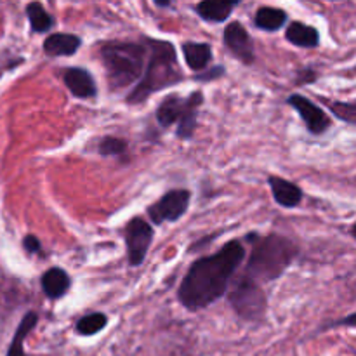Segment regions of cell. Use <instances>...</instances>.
<instances>
[{
	"label": "cell",
	"mask_w": 356,
	"mask_h": 356,
	"mask_svg": "<svg viewBox=\"0 0 356 356\" xmlns=\"http://www.w3.org/2000/svg\"><path fill=\"white\" fill-rule=\"evenodd\" d=\"M243 259L245 249L242 242L232 240L212 256L195 261L179 285L181 305L190 312H200L222 298Z\"/></svg>",
	"instance_id": "obj_1"
},
{
	"label": "cell",
	"mask_w": 356,
	"mask_h": 356,
	"mask_svg": "<svg viewBox=\"0 0 356 356\" xmlns=\"http://www.w3.org/2000/svg\"><path fill=\"white\" fill-rule=\"evenodd\" d=\"M247 242H252V252L243 275L259 285L280 278L299 252L298 245L291 238L278 233H270L266 236L249 235Z\"/></svg>",
	"instance_id": "obj_2"
},
{
	"label": "cell",
	"mask_w": 356,
	"mask_h": 356,
	"mask_svg": "<svg viewBox=\"0 0 356 356\" xmlns=\"http://www.w3.org/2000/svg\"><path fill=\"white\" fill-rule=\"evenodd\" d=\"M146 51H148V65L143 72L141 80L127 96L129 104H139L148 99L152 94L176 86L183 80V72L177 63L176 47L169 40L159 38H146Z\"/></svg>",
	"instance_id": "obj_3"
},
{
	"label": "cell",
	"mask_w": 356,
	"mask_h": 356,
	"mask_svg": "<svg viewBox=\"0 0 356 356\" xmlns=\"http://www.w3.org/2000/svg\"><path fill=\"white\" fill-rule=\"evenodd\" d=\"M146 45L139 42L110 40L99 49L101 61L106 70V79L111 90L127 89L141 80L146 63Z\"/></svg>",
	"instance_id": "obj_4"
},
{
	"label": "cell",
	"mask_w": 356,
	"mask_h": 356,
	"mask_svg": "<svg viewBox=\"0 0 356 356\" xmlns=\"http://www.w3.org/2000/svg\"><path fill=\"white\" fill-rule=\"evenodd\" d=\"M204 104V94L195 90L190 96L169 94L156 108V122L160 127L167 129L177 124V138L191 139L198 125V110Z\"/></svg>",
	"instance_id": "obj_5"
},
{
	"label": "cell",
	"mask_w": 356,
	"mask_h": 356,
	"mask_svg": "<svg viewBox=\"0 0 356 356\" xmlns=\"http://www.w3.org/2000/svg\"><path fill=\"white\" fill-rule=\"evenodd\" d=\"M232 284L228 299L236 315L245 322H261L268 309V299L261 285L245 275L232 280Z\"/></svg>",
	"instance_id": "obj_6"
},
{
	"label": "cell",
	"mask_w": 356,
	"mask_h": 356,
	"mask_svg": "<svg viewBox=\"0 0 356 356\" xmlns=\"http://www.w3.org/2000/svg\"><path fill=\"white\" fill-rule=\"evenodd\" d=\"M153 228L149 222L143 218H132L125 226V245H127L129 264L132 268H138L145 263L146 254L153 242Z\"/></svg>",
	"instance_id": "obj_7"
},
{
	"label": "cell",
	"mask_w": 356,
	"mask_h": 356,
	"mask_svg": "<svg viewBox=\"0 0 356 356\" xmlns=\"http://www.w3.org/2000/svg\"><path fill=\"white\" fill-rule=\"evenodd\" d=\"M191 202V193L188 190H170L148 207V216L153 225L174 222L188 212Z\"/></svg>",
	"instance_id": "obj_8"
},
{
	"label": "cell",
	"mask_w": 356,
	"mask_h": 356,
	"mask_svg": "<svg viewBox=\"0 0 356 356\" xmlns=\"http://www.w3.org/2000/svg\"><path fill=\"white\" fill-rule=\"evenodd\" d=\"M287 101L289 104L298 111L299 117L302 118V122H305L306 127H308V131L312 132V134H323V132L329 131L330 125H332L329 115H327L322 108L316 106L312 99L302 96V94H292Z\"/></svg>",
	"instance_id": "obj_9"
},
{
	"label": "cell",
	"mask_w": 356,
	"mask_h": 356,
	"mask_svg": "<svg viewBox=\"0 0 356 356\" xmlns=\"http://www.w3.org/2000/svg\"><path fill=\"white\" fill-rule=\"evenodd\" d=\"M222 38H225V45L228 47V51H232V54L238 61H242L243 65H252L254 59H256L254 40L240 21H232L225 28Z\"/></svg>",
	"instance_id": "obj_10"
},
{
	"label": "cell",
	"mask_w": 356,
	"mask_h": 356,
	"mask_svg": "<svg viewBox=\"0 0 356 356\" xmlns=\"http://www.w3.org/2000/svg\"><path fill=\"white\" fill-rule=\"evenodd\" d=\"M63 82L68 87L70 92L79 99H90L96 97L97 86L94 82V76L80 66H70L63 72Z\"/></svg>",
	"instance_id": "obj_11"
},
{
	"label": "cell",
	"mask_w": 356,
	"mask_h": 356,
	"mask_svg": "<svg viewBox=\"0 0 356 356\" xmlns=\"http://www.w3.org/2000/svg\"><path fill=\"white\" fill-rule=\"evenodd\" d=\"M268 184H270L275 202L282 207L294 209L301 204L302 190L298 184L291 183V181L284 179L280 176H270L268 177Z\"/></svg>",
	"instance_id": "obj_12"
},
{
	"label": "cell",
	"mask_w": 356,
	"mask_h": 356,
	"mask_svg": "<svg viewBox=\"0 0 356 356\" xmlns=\"http://www.w3.org/2000/svg\"><path fill=\"white\" fill-rule=\"evenodd\" d=\"M82 45L80 37L72 33H51L44 40V52L51 58L73 56Z\"/></svg>",
	"instance_id": "obj_13"
},
{
	"label": "cell",
	"mask_w": 356,
	"mask_h": 356,
	"mask_svg": "<svg viewBox=\"0 0 356 356\" xmlns=\"http://www.w3.org/2000/svg\"><path fill=\"white\" fill-rule=\"evenodd\" d=\"M40 284L49 299H61L72 287V278L61 268H51L42 275Z\"/></svg>",
	"instance_id": "obj_14"
},
{
	"label": "cell",
	"mask_w": 356,
	"mask_h": 356,
	"mask_svg": "<svg viewBox=\"0 0 356 356\" xmlns=\"http://www.w3.org/2000/svg\"><path fill=\"white\" fill-rule=\"evenodd\" d=\"M183 56L190 70L200 73L207 70L209 63L212 61V47L205 42H184Z\"/></svg>",
	"instance_id": "obj_15"
},
{
	"label": "cell",
	"mask_w": 356,
	"mask_h": 356,
	"mask_svg": "<svg viewBox=\"0 0 356 356\" xmlns=\"http://www.w3.org/2000/svg\"><path fill=\"white\" fill-rule=\"evenodd\" d=\"M285 38H287L291 44L305 49L318 47L320 44L318 30H316L315 26L301 23V21H292V23L289 24L287 31H285Z\"/></svg>",
	"instance_id": "obj_16"
},
{
	"label": "cell",
	"mask_w": 356,
	"mask_h": 356,
	"mask_svg": "<svg viewBox=\"0 0 356 356\" xmlns=\"http://www.w3.org/2000/svg\"><path fill=\"white\" fill-rule=\"evenodd\" d=\"M38 323V315L35 312H28L26 315L21 318L19 325H17L16 332H14L13 341L9 344V350H7L6 356H28L24 353V341H26L28 334L37 327Z\"/></svg>",
	"instance_id": "obj_17"
},
{
	"label": "cell",
	"mask_w": 356,
	"mask_h": 356,
	"mask_svg": "<svg viewBox=\"0 0 356 356\" xmlns=\"http://www.w3.org/2000/svg\"><path fill=\"white\" fill-rule=\"evenodd\" d=\"M289 19V14L284 9L278 7H259L254 16V23L259 30L263 31H278L280 28L285 26Z\"/></svg>",
	"instance_id": "obj_18"
},
{
	"label": "cell",
	"mask_w": 356,
	"mask_h": 356,
	"mask_svg": "<svg viewBox=\"0 0 356 356\" xmlns=\"http://www.w3.org/2000/svg\"><path fill=\"white\" fill-rule=\"evenodd\" d=\"M238 6V2H214V0H207V2H200L197 6L198 16L209 23H222L232 16L233 9Z\"/></svg>",
	"instance_id": "obj_19"
},
{
	"label": "cell",
	"mask_w": 356,
	"mask_h": 356,
	"mask_svg": "<svg viewBox=\"0 0 356 356\" xmlns=\"http://www.w3.org/2000/svg\"><path fill=\"white\" fill-rule=\"evenodd\" d=\"M26 16L35 33H47L54 28L56 19L44 9L40 2H30L26 6Z\"/></svg>",
	"instance_id": "obj_20"
},
{
	"label": "cell",
	"mask_w": 356,
	"mask_h": 356,
	"mask_svg": "<svg viewBox=\"0 0 356 356\" xmlns=\"http://www.w3.org/2000/svg\"><path fill=\"white\" fill-rule=\"evenodd\" d=\"M108 325V316L104 313H89V315L82 316V318L76 322L75 330L76 334L83 337L94 336V334L101 332L104 327Z\"/></svg>",
	"instance_id": "obj_21"
},
{
	"label": "cell",
	"mask_w": 356,
	"mask_h": 356,
	"mask_svg": "<svg viewBox=\"0 0 356 356\" xmlns=\"http://www.w3.org/2000/svg\"><path fill=\"white\" fill-rule=\"evenodd\" d=\"M320 101H322V103L325 104V106L329 108V110L332 111L337 118H341V120L346 122V124H350V125L356 124L355 103H351V101H348V103H344V101H330V99H327V97H320Z\"/></svg>",
	"instance_id": "obj_22"
},
{
	"label": "cell",
	"mask_w": 356,
	"mask_h": 356,
	"mask_svg": "<svg viewBox=\"0 0 356 356\" xmlns=\"http://www.w3.org/2000/svg\"><path fill=\"white\" fill-rule=\"evenodd\" d=\"M129 145L125 139L122 138H113V136H106L99 141L97 145V152L103 156H120L127 152Z\"/></svg>",
	"instance_id": "obj_23"
},
{
	"label": "cell",
	"mask_w": 356,
	"mask_h": 356,
	"mask_svg": "<svg viewBox=\"0 0 356 356\" xmlns=\"http://www.w3.org/2000/svg\"><path fill=\"white\" fill-rule=\"evenodd\" d=\"M222 75H225V68H222V66H214V68H209V70H204V72H200L195 79L202 80V82H209V80L219 79V76Z\"/></svg>",
	"instance_id": "obj_24"
},
{
	"label": "cell",
	"mask_w": 356,
	"mask_h": 356,
	"mask_svg": "<svg viewBox=\"0 0 356 356\" xmlns=\"http://www.w3.org/2000/svg\"><path fill=\"white\" fill-rule=\"evenodd\" d=\"M23 247L28 254H40L42 252V243L35 235L24 236Z\"/></svg>",
	"instance_id": "obj_25"
},
{
	"label": "cell",
	"mask_w": 356,
	"mask_h": 356,
	"mask_svg": "<svg viewBox=\"0 0 356 356\" xmlns=\"http://www.w3.org/2000/svg\"><path fill=\"white\" fill-rule=\"evenodd\" d=\"M313 80H316L315 70H312V68L301 70V73H299V79H298V86H308V83H312Z\"/></svg>",
	"instance_id": "obj_26"
},
{
	"label": "cell",
	"mask_w": 356,
	"mask_h": 356,
	"mask_svg": "<svg viewBox=\"0 0 356 356\" xmlns=\"http://www.w3.org/2000/svg\"><path fill=\"white\" fill-rule=\"evenodd\" d=\"M156 6L167 7V6H170V2H162V0H156Z\"/></svg>",
	"instance_id": "obj_27"
}]
</instances>
